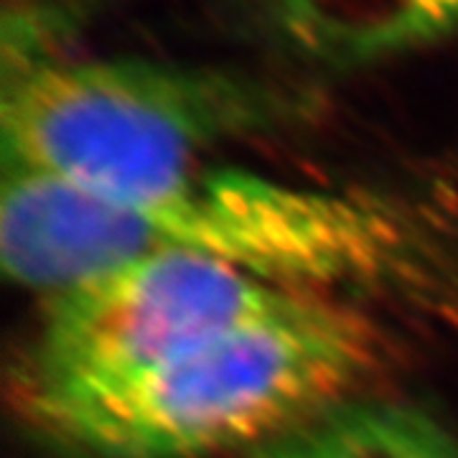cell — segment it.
<instances>
[{
  "mask_svg": "<svg viewBox=\"0 0 458 458\" xmlns=\"http://www.w3.org/2000/svg\"><path fill=\"white\" fill-rule=\"evenodd\" d=\"M410 247L405 216L379 199L229 168H197L138 201L36 181L13 216L18 270L44 293L156 252L214 258L285 291L349 285L400 276Z\"/></svg>",
  "mask_w": 458,
  "mask_h": 458,
  "instance_id": "obj_1",
  "label": "cell"
},
{
  "mask_svg": "<svg viewBox=\"0 0 458 458\" xmlns=\"http://www.w3.org/2000/svg\"><path fill=\"white\" fill-rule=\"evenodd\" d=\"M375 364L369 324L306 293L125 382L18 408L77 456L201 458L278 441L349 400Z\"/></svg>",
  "mask_w": 458,
  "mask_h": 458,
  "instance_id": "obj_2",
  "label": "cell"
},
{
  "mask_svg": "<svg viewBox=\"0 0 458 458\" xmlns=\"http://www.w3.org/2000/svg\"><path fill=\"white\" fill-rule=\"evenodd\" d=\"M252 458H458V443L423 410L344 400Z\"/></svg>",
  "mask_w": 458,
  "mask_h": 458,
  "instance_id": "obj_6",
  "label": "cell"
},
{
  "mask_svg": "<svg viewBox=\"0 0 458 458\" xmlns=\"http://www.w3.org/2000/svg\"><path fill=\"white\" fill-rule=\"evenodd\" d=\"M306 293L191 252H156L51 295L16 400L99 390L285 311Z\"/></svg>",
  "mask_w": 458,
  "mask_h": 458,
  "instance_id": "obj_4",
  "label": "cell"
},
{
  "mask_svg": "<svg viewBox=\"0 0 458 458\" xmlns=\"http://www.w3.org/2000/svg\"><path fill=\"white\" fill-rule=\"evenodd\" d=\"M303 113L245 72L150 59L51 62L3 80V168L138 201L194 174L199 156Z\"/></svg>",
  "mask_w": 458,
  "mask_h": 458,
  "instance_id": "obj_3",
  "label": "cell"
},
{
  "mask_svg": "<svg viewBox=\"0 0 458 458\" xmlns=\"http://www.w3.org/2000/svg\"><path fill=\"white\" fill-rule=\"evenodd\" d=\"M298 47L328 62H369L458 31V0H267Z\"/></svg>",
  "mask_w": 458,
  "mask_h": 458,
  "instance_id": "obj_5",
  "label": "cell"
}]
</instances>
